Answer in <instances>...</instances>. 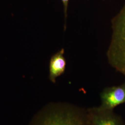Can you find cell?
I'll return each instance as SVG.
<instances>
[{
  "instance_id": "3957f363",
  "label": "cell",
  "mask_w": 125,
  "mask_h": 125,
  "mask_svg": "<svg viewBox=\"0 0 125 125\" xmlns=\"http://www.w3.org/2000/svg\"><path fill=\"white\" fill-rule=\"evenodd\" d=\"M100 100L99 107L108 110H114L115 107L125 103V82L104 88L100 93Z\"/></svg>"
},
{
  "instance_id": "7a4b0ae2",
  "label": "cell",
  "mask_w": 125,
  "mask_h": 125,
  "mask_svg": "<svg viewBox=\"0 0 125 125\" xmlns=\"http://www.w3.org/2000/svg\"><path fill=\"white\" fill-rule=\"evenodd\" d=\"M113 68L125 77V3L112 20V35L107 52Z\"/></svg>"
},
{
  "instance_id": "8992f818",
  "label": "cell",
  "mask_w": 125,
  "mask_h": 125,
  "mask_svg": "<svg viewBox=\"0 0 125 125\" xmlns=\"http://www.w3.org/2000/svg\"><path fill=\"white\" fill-rule=\"evenodd\" d=\"M62 2L63 6V11H64V15L65 18V21H66V18L68 15V7L69 0H61Z\"/></svg>"
},
{
  "instance_id": "277c9868",
  "label": "cell",
  "mask_w": 125,
  "mask_h": 125,
  "mask_svg": "<svg viewBox=\"0 0 125 125\" xmlns=\"http://www.w3.org/2000/svg\"><path fill=\"white\" fill-rule=\"evenodd\" d=\"M87 112L91 125H125L121 116L114 110L104 109L98 106L87 108Z\"/></svg>"
},
{
  "instance_id": "5b68a950",
  "label": "cell",
  "mask_w": 125,
  "mask_h": 125,
  "mask_svg": "<svg viewBox=\"0 0 125 125\" xmlns=\"http://www.w3.org/2000/svg\"><path fill=\"white\" fill-rule=\"evenodd\" d=\"M64 50L62 49L51 57L49 63L50 80L55 83L57 78L64 73L66 61L64 56Z\"/></svg>"
},
{
  "instance_id": "6da1fadb",
  "label": "cell",
  "mask_w": 125,
  "mask_h": 125,
  "mask_svg": "<svg viewBox=\"0 0 125 125\" xmlns=\"http://www.w3.org/2000/svg\"><path fill=\"white\" fill-rule=\"evenodd\" d=\"M29 125H91L87 109L71 103H49L32 118Z\"/></svg>"
}]
</instances>
